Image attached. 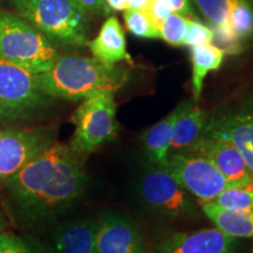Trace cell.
<instances>
[{"label":"cell","instance_id":"6da1fadb","mask_svg":"<svg viewBox=\"0 0 253 253\" xmlns=\"http://www.w3.org/2000/svg\"><path fill=\"white\" fill-rule=\"evenodd\" d=\"M80 155L54 142L4 182L5 204L24 229H39L67 211L86 189Z\"/></svg>","mask_w":253,"mask_h":253},{"label":"cell","instance_id":"7a4b0ae2","mask_svg":"<svg viewBox=\"0 0 253 253\" xmlns=\"http://www.w3.org/2000/svg\"><path fill=\"white\" fill-rule=\"evenodd\" d=\"M129 78L123 65H106L88 56L62 54L56 56L48 71L38 74L41 90L49 97L79 101L101 90L115 93Z\"/></svg>","mask_w":253,"mask_h":253},{"label":"cell","instance_id":"3957f363","mask_svg":"<svg viewBox=\"0 0 253 253\" xmlns=\"http://www.w3.org/2000/svg\"><path fill=\"white\" fill-rule=\"evenodd\" d=\"M17 9L53 43L69 47L89 43L90 13L77 0H32Z\"/></svg>","mask_w":253,"mask_h":253},{"label":"cell","instance_id":"277c9868","mask_svg":"<svg viewBox=\"0 0 253 253\" xmlns=\"http://www.w3.org/2000/svg\"><path fill=\"white\" fill-rule=\"evenodd\" d=\"M58 55L54 43L33 25L19 14L0 11V59L40 74Z\"/></svg>","mask_w":253,"mask_h":253},{"label":"cell","instance_id":"5b68a950","mask_svg":"<svg viewBox=\"0 0 253 253\" xmlns=\"http://www.w3.org/2000/svg\"><path fill=\"white\" fill-rule=\"evenodd\" d=\"M114 91L101 90L82 100L72 116L75 126L71 149L80 156L93 153L116 137V102Z\"/></svg>","mask_w":253,"mask_h":253},{"label":"cell","instance_id":"8992f818","mask_svg":"<svg viewBox=\"0 0 253 253\" xmlns=\"http://www.w3.org/2000/svg\"><path fill=\"white\" fill-rule=\"evenodd\" d=\"M41 90L38 74L0 59V118L23 120L48 103Z\"/></svg>","mask_w":253,"mask_h":253},{"label":"cell","instance_id":"52a82bcc","mask_svg":"<svg viewBox=\"0 0 253 253\" xmlns=\"http://www.w3.org/2000/svg\"><path fill=\"white\" fill-rule=\"evenodd\" d=\"M203 135L230 142L253 175V93L242 95L209 116Z\"/></svg>","mask_w":253,"mask_h":253},{"label":"cell","instance_id":"ba28073f","mask_svg":"<svg viewBox=\"0 0 253 253\" xmlns=\"http://www.w3.org/2000/svg\"><path fill=\"white\" fill-rule=\"evenodd\" d=\"M166 168L199 203L212 202L223 190L233 186L208 158L191 151L169 154Z\"/></svg>","mask_w":253,"mask_h":253},{"label":"cell","instance_id":"9c48e42d","mask_svg":"<svg viewBox=\"0 0 253 253\" xmlns=\"http://www.w3.org/2000/svg\"><path fill=\"white\" fill-rule=\"evenodd\" d=\"M55 142L49 126L0 129V183H4Z\"/></svg>","mask_w":253,"mask_h":253},{"label":"cell","instance_id":"30bf717a","mask_svg":"<svg viewBox=\"0 0 253 253\" xmlns=\"http://www.w3.org/2000/svg\"><path fill=\"white\" fill-rule=\"evenodd\" d=\"M140 194L148 207L164 216L182 218L196 213L194 196L177 182L166 167L153 166L142 177Z\"/></svg>","mask_w":253,"mask_h":253},{"label":"cell","instance_id":"8fae6325","mask_svg":"<svg viewBox=\"0 0 253 253\" xmlns=\"http://www.w3.org/2000/svg\"><path fill=\"white\" fill-rule=\"evenodd\" d=\"M97 253H145L140 229L121 213L107 212L96 220Z\"/></svg>","mask_w":253,"mask_h":253},{"label":"cell","instance_id":"7c38bea8","mask_svg":"<svg viewBox=\"0 0 253 253\" xmlns=\"http://www.w3.org/2000/svg\"><path fill=\"white\" fill-rule=\"evenodd\" d=\"M154 253H239V239L218 227L176 232L161 239Z\"/></svg>","mask_w":253,"mask_h":253},{"label":"cell","instance_id":"4fadbf2b","mask_svg":"<svg viewBox=\"0 0 253 253\" xmlns=\"http://www.w3.org/2000/svg\"><path fill=\"white\" fill-rule=\"evenodd\" d=\"M185 151L208 158L233 186L246 188L253 181V175L244 157L230 142L203 135Z\"/></svg>","mask_w":253,"mask_h":253},{"label":"cell","instance_id":"5bb4252c","mask_svg":"<svg viewBox=\"0 0 253 253\" xmlns=\"http://www.w3.org/2000/svg\"><path fill=\"white\" fill-rule=\"evenodd\" d=\"M95 231L96 220L90 218L63 221L40 244V253H97Z\"/></svg>","mask_w":253,"mask_h":253},{"label":"cell","instance_id":"9a60e30c","mask_svg":"<svg viewBox=\"0 0 253 253\" xmlns=\"http://www.w3.org/2000/svg\"><path fill=\"white\" fill-rule=\"evenodd\" d=\"M88 47L94 58L106 65L134 63L126 49L125 31L116 17H109L104 21L99 34L93 40H89Z\"/></svg>","mask_w":253,"mask_h":253},{"label":"cell","instance_id":"2e32d148","mask_svg":"<svg viewBox=\"0 0 253 253\" xmlns=\"http://www.w3.org/2000/svg\"><path fill=\"white\" fill-rule=\"evenodd\" d=\"M194 103L192 101H184L179 103L169 115L151 126L144 131L143 149L149 162L156 167H166L170 151L172 126L176 120Z\"/></svg>","mask_w":253,"mask_h":253},{"label":"cell","instance_id":"e0dca14e","mask_svg":"<svg viewBox=\"0 0 253 253\" xmlns=\"http://www.w3.org/2000/svg\"><path fill=\"white\" fill-rule=\"evenodd\" d=\"M208 115L198 104L194 102L176 120L172 126L170 151H185L203 136Z\"/></svg>","mask_w":253,"mask_h":253},{"label":"cell","instance_id":"ac0fdd59","mask_svg":"<svg viewBox=\"0 0 253 253\" xmlns=\"http://www.w3.org/2000/svg\"><path fill=\"white\" fill-rule=\"evenodd\" d=\"M201 208L214 226L235 237V238H253V211H227L216 207L211 202L201 203Z\"/></svg>","mask_w":253,"mask_h":253},{"label":"cell","instance_id":"d6986e66","mask_svg":"<svg viewBox=\"0 0 253 253\" xmlns=\"http://www.w3.org/2000/svg\"><path fill=\"white\" fill-rule=\"evenodd\" d=\"M190 58L192 65L191 86L195 102L201 99L204 80L210 72L217 71L223 63L225 53L213 43L190 47Z\"/></svg>","mask_w":253,"mask_h":253},{"label":"cell","instance_id":"ffe728a7","mask_svg":"<svg viewBox=\"0 0 253 253\" xmlns=\"http://www.w3.org/2000/svg\"><path fill=\"white\" fill-rule=\"evenodd\" d=\"M211 203L227 211H253V190L244 186H230L223 190Z\"/></svg>","mask_w":253,"mask_h":253},{"label":"cell","instance_id":"44dd1931","mask_svg":"<svg viewBox=\"0 0 253 253\" xmlns=\"http://www.w3.org/2000/svg\"><path fill=\"white\" fill-rule=\"evenodd\" d=\"M229 23L239 41L253 37V5L249 0H233Z\"/></svg>","mask_w":253,"mask_h":253},{"label":"cell","instance_id":"7402d4cb","mask_svg":"<svg viewBox=\"0 0 253 253\" xmlns=\"http://www.w3.org/2000/svg\"><path fill=\"white\" fill-rule=\"evenodd\" d=\"M123 18H125V23L128 31L135 37L144 38V39H158L160 38L158 28L151 20L147 11L126 9Z\"/></svg>","mask_w":253,"mask_h":253},{"label":"cell","instance_id":"603a6c76","mask_svg":"<svg viewBox=\"0 0 253 253\" xmlns=\"http://www.w3.org/2000/svg\"><path fill=\"white\" fill-rule=\"evenodd\" d=\"M188 25V17L172 12L163 21L160 30H158L160 31V39L166 41L167 43H169L171 46H184Z\"/></svg>","mask_w":253,"mask_h":253},{"label":"cell","instance_id":"cb8c5ba5","mask_svg":"<svg viewBox=\"0 0 253 253\" xmlns=\"http://www.w3.org/2000/svg\"><path fill=\"white\" fill-rule=\"evenodd\" d=\"M211 26L229 24L233 0H192Z\"/></svg>","mask_w":253,"mask_h":253},{"label":"cell","instance_id":"d4e9b609","mask_svg":"<svg viewBox=\"0 0 253 253\" xmlns=\"http://www.w3.org/2000/svg\"><path fill=\"white\" fill-rule=\"evenodd\" d=\"M0 253H40V244L20 238L14 233L0 231Z\"/></svg>","mask_w":253,"mask_h":253},{"label":"cell","instance_id":"484cf974","mask_svg":"<svg viewBox=\"0 0 253 253\" xmlns=\"http://www.w3.org/2000/svg\"><path fill=\"white\" fill-rule=\"evenodd\" d=\"M213 32V41H216L217 45L224 50L225 54H238L242 52L243 46L242 41L235 36L232 28L229 24H221L210 26Z\"/></svg>","mask_w":253,"mask_h":253},{"label":"cell","instance_id":"4316f807","mask_svg":"<svg viewBox=\"0 0 253 253\" xmlns=\"http://www.w3.org/2000/svg\"><path fill=\"white\" fill-rule=\"evenodd\" d=\"M213 42L212 28L202 24L196 19H189L188 31L184 41V46L195 47Z\"/></svg>","mask_w":253,"mask_h":253},{"label":"cell","instance_id":"83f0119b","mask_svg":"<svg viewBox=\"0 0 253 253\" xmlns=\"http://www.w3.org/2000/svg\"><path fill=\"white\" fill-rule=\"evenodd\" d=\"M147 13L149 14L151 20L154 21V24L160 30L163 21L172 13V9L166 0H151L149 7L147 8Z\"/></svg>","mask_w":253,"mask_h":253},{"label":"cell","instance_id":"f1b7e54d","mask_svg":"<svg viewBox=\"0 0 253 253\" xmlns=\"http://www.w3.org/2000/svg\"><path fill=\"white\" fill-rule=\"evenodd\" d=\"M90 14L95 15H108L110 9L107 5L106 0H77Z\"/></svg>","mask_w":253,"mask_h":253},{"label":"cell","instance_id":"f546056e","mask_svg":"<svg viewBox=\"0 0 253 253\" xmlns=\"http://www.w3.org/2000/svg\"><path fill=\"white\" fill-rule=\"evenodd\" d=\"M166 1L170 5L172 12H175V13L190 17V19L196 18L192 0H166Z\"/></svg>","mask_w":253,"mask_h":253},{"label":"cell","instance_id":"4dcf8cb0","mask_svg":"<svg viewBox=\"0 0 253 253\" xmlns=\"http://www.w3.org/2000/svg\"><path fill=\"white\" fill-rule=\"evenodd\" d=\"M151 0H128V9H137V11H147Z\"/></svg>","mask_w":253,"mask_h":253},{"label":"cell","instance_id":"1f68e13d","mask_svg":"<svg viewBox=\"0 0 253 253\" xmlns=\"http://www.w3.org/2000/svg\"><path fill=\"white\" fill-rule=\"evenodd\" d=\"M107 5L114 11H126L128 9V0H106Z\"/></svg>","mask_w":253,"mask_h":253},{"label":"cell","instance_id":"d6a6232c","mask_svg":"<svg viewBox=\"0 0 253 253\" xmlns=\"http://www.w3.org/2000/svg\"><path fill=\"white\" fill-rule=\"evenodd\" d=\"M11 2H13V4L15 5V7H20V6H23L25 4H27V2L32 1V0H9Z\"/></svg>","mask_w":253,"mask_h":253},{"label":"cell","instance_id":"836d02e7","mask_svg":"<svg viewBox=\"0 0 253 253\" xmlns=\"http://www.w3.org/2000/svg\"><path fill=\"white\" fill-rule=\"evenodd\" d=\"M246 188H250V189H252V190H253V181H252L251 183H250V184H249L248 186H246Z\"/></svg>","mask_w":253,"mask_h":253}]
</instances>
